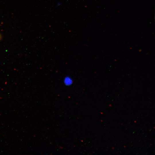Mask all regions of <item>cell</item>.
<instances>
[{
	"mask_svg": "<svg viewBox=\"0 0 155 155\" xmlns=\"http://www.w3.org/2000/svg\"><path fill=\"white\" fill-rule=\"evenodd\" d=\"M64 83L67 86L71 85L73 83V80L72 79L69 77H65L64 80Z\"/></svg>",
	"mask_w": 155,
	"mask_h": 155,
	"instance_id": "obj_1",
	"label": "cell"
}]
</instances>
